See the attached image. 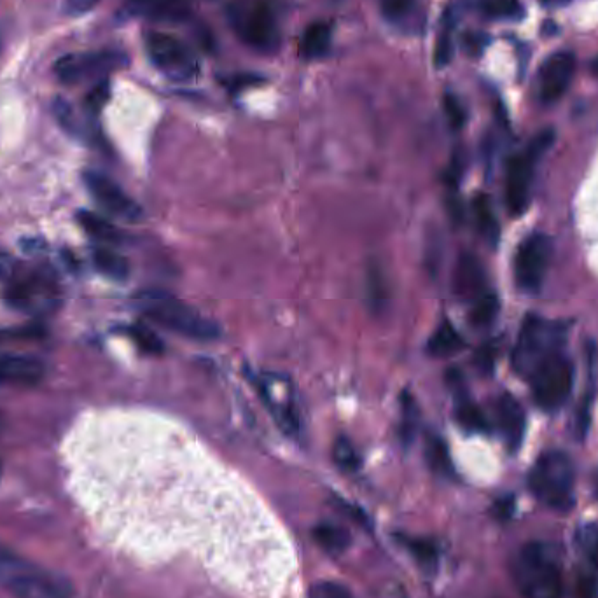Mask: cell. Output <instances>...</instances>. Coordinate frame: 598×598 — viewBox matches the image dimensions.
I'll use <instances>...</instances> for the list:
<instances>
[{
	"instance_id": "6da1fadb",
	"label": "cell",
	"mask_w": 598,
	"mask_h": 598,
	"mask_svg": "<svg viewBox=\"0 0 598 598\" xmlns=\"http://www.w3.org/2000/svg\"><path fill=\"white\" fill-rule=\"evenodd\" d=\"M511 572L523 598H564L560 560L548 544H525L513 558Z\"/></svg>"
},
{
	"instance_id": "7a4b0ae2",
	"label": "cell",
	"mask_w": 598,
	"mask_h": 598,
	"mask_svg": "<svg viewBox=\"0 0 598 598\" xmlns=\"http://www.w3.org/2000/svg\"><path fill=\"white\" fill-rule=\"evenodd\" d=\"M137 306L147 319L165 327L172 333L196 341H212L219 338V326L216 322L203 317L191 306L182 303L165 291H144L137 296Z\"/></svg>"
},
{
	"instance_id": "3957f363",
	"label": "cell",
	"mask_w": 598,
	"mask_h": 598,
	"mask_svg": "<svg viewBox=\"0 0 598 598\" xmlns=\"http://www.w3.org/2000/svg\"><path fill=\"white\" fill-rule=\"evenodd\" d=\"M529 487L546 508L569 513L576 506V471L569 455L558 450L541 453L530 469Z\"/></svg>"
},
{
	"instance_id": "277c9868",
	"label": "cell",
	"mask_w": 598,
	"mask_h": 598,
	"mask_svg": "<svg viewBox=\"0 0 598 598\" xmlns=\"http://www.w3.org/2000/svg\"><path fill=\"white\" fill-rule=\"evenodd\" d=\"M0 586L16 598H74L67 579L0 546Z\"/></svg>"
},
{
	"instance_id": "5b68a950",
	"label": "cell",
	"mask_w": 598,
	"mask_h": 598,
	"mask_svg": "<svg viewBox=\"0 0 598 598\" xmlns=\"http://www.w3.org/2000/svg\"><path fill=\"white\" fill-rule=\"evenodd\" d=\"M226 16L233 32L247 46L263 53L279 48V21L266 0H233L226 7Z\"/></svg>"
},
{
	"instance_id": "8992f818",
	"label": "cell",
	"mask_w": 598,
	"mask_h": 598,
	"mask_svg": "<svg viewBox=\"0 0 598 598\" xmlns=\"http://www.w3.org/2000/svg\"><path fill=\"white\" fill-rule=\"evenodd\" d=\"M527 378L537 406L544 411H557L571 397L574 364L565 355L564 348H558L537 362Z\"/></svg>"
},
{
	"instance_id": "52a82bcc",
	"label": "cell",
	"mask_w": 598,
	"mask_h": 598,
	"mask_svg": "<svg viewBox=\"0 0 598 598\" xmlns=\"http://www.w3.org/2000/svg\"><path fill=\"white\" fill-rule=\"evenodd\" d=\"M553 139H555V135L551 130L539 133L523 153L515 154L508 161L506 181H504V198H506V205L513 216H522L529 207L530 188L534 181L537 160L553 144Z\"/></svg>"
},
{
	"instance_id": "ba28073f",
	"label": "cell",
	"mask_w": 598,
	"mask_h": 598,
	"mask_svg": "<svg viewBox=\"0 0 598 598\" xmlns=\"http://www.w3.org/2000/svg\"><path fill=\"white\" fill-rule=\"evenodd\" d=\"M564 345V327L536 315H529L523 322L522 331L516 341L515 354H513L515 371L527 378L537 362L543 361L546 355L555 352L558 348H564Z\"/></svg>"
},
{
	"instance_id": "9c48e42d",
	"label": "cell",
	"mask_w": 598,
	"mask_h": 598,
	"mask_svg": "<svg viewBox=\"0 0 598 598\" xmlns=\"http://www.w3.org/2000/svg\"><path fill=\"white\" fill-rule=\"evenodd\" d=\"M4 299L7 305L23 313L44 315L60 303V291L53 280L42 273H14L7 280Z\"/></svg>"
},
{
	"instance_id": "30bf717a",
	"label": "cell",
	"mask_w": 598,
	"mask_h": 598,
	"mask_svg": "<svg viewBox=\"0 0 598 598\" xmlns=\"http://www.w3.org/2000/svg\"><path fill=\"white\" fill-rule=\"evenodd\" d=\"M553 244L543 233H532L525 238L515 254L516 286L525 293H536L543 286L550 268Z\"/></svg>"
},
{
	"instance_id": "8fae6325",
	"label": "cell",
	"mask_w": 598,
	"mask_h": 598,
	"mask_svg": "<svg viewBox=\"0 0 598 598\" xmlns=\"http://www.w3.org/2000/svg\"><path fill=\"white\" fill-rule=\"evenodd\" d=\"M146 49L151 62L170 79L186 81L198 72L195 55L174 35L147 32Z\"/></svg>"
},
{
	"instance_id": "7c38bea8",
	"label": "cell",
	"mask_w": 598,
	"mask_h": 598,
	"mask_svg": "<svg viewBox=\"0 0 598 598\" xmlns=\"http://www.w3.org/2000/svg\"><path fill=\"white\" fill-rule=\"evenodd\" d=\"M123 63V56L112 51L69 55L56 63V76L65 84H79L88 79H105V76Z\"/></svg>"
},
{
	"instance_id": "4fadbf2b",
	"label": "cell",
	"mask_w": 598,
	"mask_h": 598,
	"mask_svg": "<svg viewBox=\"0 0 598 598\" xmlns=\"http://www.w3.org/2000/svg\"><path fill=\"white\" fill-rule=\"evenodd\" d=\"M84 182L98 205L112 216L125 221H139L142 217V209L135 200L126 195L125 191L107 175L90 170L84 174Z\"/></svg>"
},
{
	"instance_id": "5bb4252c",
	"label": "cell",
	"mask_w": 598,
	"mask_h": 598,
	"mask_svg": "<svg viewBox=\"0 0 598 598\" xmlns=\"http://www.w3.org/2000/svg\"><path fill=\"white\" fill-rule=\"evenodd\" d=\"M576 72V56L571 51H557L544 62L539 81V97L544 104H555L564 97Z\"/></svg>"
},
{
	"instance_id": "9a60e30c",
	"label": "cell",
	"mask_w": 598,
	"mask_h": 598,
	"mask_svg": "<svg viewBox=\"0 0 598 598\" xmlns=\"http://www.w3.org/2000/svg\"><path fill=\"white\" fill-rule=\"evenodd\" d=\"M46 366L34 355L0 354V383L16 387H34L42 382Z\"/></svg>"
},
{
	"instance_id": "2e32d148",
	"label": "cell",
	"mask_w": 598,
	"mask_h": 598,
	"mask_svg": "<svg viewBox=\"0 0 598 598\" xmlns=\"http://www.w3.org/2000/svg\"><path fill=\"white\" fill-rule=\"evenodd\" d=\"M453 293L462 301H471L487 293V273L474 254L464 252L453 270Z\"/></svg>"
},
{
	"instance_id": "e0dca14e",
	"label": "cell",
	"mask_w": 598,
	"mask_h": 598,
	"mask_svg": "<svg viewBox=\"0 0 598 598\" xmlns=\"http://www.w3.org/2000/svg\"><path fill=\"white\" fill-rule=\"evenodd\" d=\"M495 411H497V422L501 427L506 445H508L511 452H516L522 445L523 436H525V425H527V418H525L522 404L518 403L511 394H504V396L497 399Z\"/></svg>"
},
{
	"instance_id": "ac0fdd59",
	"label": "cell",
	"mask_w": 598,
	"mask_h": 598,
	"mask_svg": "<svg viewBox=\"0 0 598 598\" xmlns=\"http://www.w3.org/2000/svg\"><path fill=\"white\" fill-rule=\"evenodd\" d=\"M130 13L151 21H182L189 16L188 0H126Z\"/></svg>"
},
{
	"instance_id": "d6986e66",
	"label": "cell",
	"mask_w": 598,
	"mask_h": 598,
	"mask_svg": "<svg viewBox=\"0 0 598 598\" xmlns=\"http://www.w3.org/2000/svg\"><path fill=\"white\" fill-rule=\"evenodd\" d=\"M329 46H331V27L324 21H315L306 28L305 34L301 37L299 53L306 60H317L326 55Z\"/></svg>"
},
{
	"instance_id": "ffe728a7",
	"label": "cell",
	"mask_w": 598,
	"mask_h": 598,
	"mask_svg": "<svg viewBox=\"0 0 598 598\" xmlns=\"http://www.w3.org/2000/svg\"><path fill=\"white\" fill-rule=\"evenodd\" d=\"M462 348H464V338L450 322H443L427 343V352L432 357H450L460 352Z\"/></svg>"
},
{
	"instance_id": "44dd1931",
	"label": "cell",
	"mask_w": 598,
	"mask_h": 598,
	"mask_svg": "<svg viewBox=\"0 0 598 598\" xmlns=\"http://www.w3.org/2000/svg\"><path fill=\"white\" fill-rule=\"evenodd\" d=\"M79 223L88 235H91L95 240L105 242V244L116 245L123 240L118 228L111 221H107L104 217L97 216L93 212H79Z\"/></svg>"
},
{
	"instance_id": "7402d4cb",
	"label": "cell",
	"mask_w": 598,
	"mask_h": 598,
	"mask_svg": "<svg viewBox=\"0 0 598 598\" xmlns=\"http://www.w3.org/2000/svg\"><path fill=\"white\" fill-rule=\"evenodd\" d=\"M315 541L331 555H340L350 546V534L333 523H322L313 530Z\"/></svg>"
},
{
	"instance_id": "603a6c76",
	"label": "cell",
	"mask_w": 598,
	"mask_h": 598,
	"mask_svg": "<svg viewBox=\"0 0 598 598\" xmlns=\"http://www.w3.org/2000/svg\"><path fill=\"white\" fill-rule=\"evenodd\" d=\"M93 263L98 268V272L104 273L105 277L112 280H125L130 275V265L121 254L100 247L93 252Z\"/></svg>"
},
{
	"instance_id": "cb8c5ba5",
	"label": "cell",
	"mask_w": 598,
	"mask_h": 598,
	"mask_svg": "<svg viewBox=\"0 0 598 598\" xmlns=\"http://www.w3.org/2000/svg\"><path fill=\"white\" fill-rule=\"evenodd\" d=\"M366 299L373 315L385 312V306L389 303V294H387L385 277L378 268H371L366 275Z\"/></svg>"
},
{
	"instance_id": "d4e9b609",
	"label": "cell",
	"mask_w": 598,
	"mask_h": 598,
	"mask_svg": "<svg viewBox=\"0 0 598 598\" xmlns=\"http://www.w3.org/2000/svg\"><path fill=\"white\" fill-rule=\"evenodd\" d=\"M474 217H476V226L481 235L488 240L490 244H497L499 240V224L494 216V210L490 205L487 196L480 195L474 200Z\"/></svg>"
},
{
	"instance_id": "484cf974",
	"label": "cell",
	"mask_w": 598,
	"mask_h": 598,
	"mask_svg": "<svg viewBox=\"0 0 598 598\" xmlns=\"http://www.w3.org/2000/svg\"><path fill=\"white\" fill-rule=\"evenodd\" d=\"M499 310H501V303H499L497 294L487 291V293L481 294L480 298L474 299L469 320L474 327H487L497 319Z\"/></svg>"
},
{
	"instance_id": "4316f807",
	"label": "cell",
	"mask_w": 598,
	"mask_h": 598,
	"mask_svg": "<svg viewBox=\"0 0 598 598\" xmlns=\"http://www.w3.org/2000/svg\"><path fill=\"white\" fill-rule=\"evenodd\" d=\"M401 543L408 548L411 555L417 558L418 564L424 567L425 571H434L438 565V548L427 541V539H415V537H399Z\"/></svg>"
},
{
	"instance_id": "83f0119b",
	"label": "cell",
	"mask_w": 598,
	"mask_h": 598,
	"mask_svg": "<svg viewBox=\"0 0 598 598\" xmlns=\"http://www.w3.org/2000/svg\"><path fill=\"white\" fill-rule=\"evenodd\" d=\"M382 13L394 25H406L418 14L415 0H382Z\"/></svg>"
},
{
	"instance_id": "f1b7e54d",
	"label": "cell",
	"mask_w": 598,
	"mask_h": 598,
	"mask_svg": "<svg viewBox=\"0 0 598 598\" xmlns=\"http://www.w3.org/2000/svg\"><path fill=\"white\" fill-rule=\"evenodd\" d=\"M333 460L334 464L345 473H355L361 467V457L355 450V446L350 443V439L343 436L334 441Z\"/></svg>"
},
{
	"instance_id": "f546056e",
	"label": "cell",
	"mask_w": 598,
	"mask_h": 598,
	"mask_svg": "<svg viewBox=\"0 0 598 598\" xmlns=\"http://www.w3.org/2000/svg\"><path fill=\"white\" fill-rule=\"evenodd\" d=\"M457 420H459V424L462 425L464 429H467V431H488V422L485 415H483V411H481L476 404L467 401V399H464V401L457 406Z\"/></svg>"
},
{
	"instance_id": "4dcf8cb0",
	"label": "cell",
	"mask_w": 598,
	"mask_h": 598,
	"mask_svg": "<svg viewBox=\"0 0 598 598\" xmlns=\"http://www.w3.org/2000/svg\"><path fill=\"white\" fill-rule=\"evenodd\" d=\"M128 336L146 354L160 355L163 352V341L160 336L144 324H133L128 327Z\"/></svg>"
},
{
	"instance_id": "1f68e13d",
	"label": "cell",
	"mask_w": 598,
	"mask_h": 598,
	"mask_svg": "<svg viewBox=\"0 0 598 598\" xmlns=\"http://www.w3.org/2000/svg\"><path fill=\"white\" fill-rule=\"evenodd\" d=\"M427 460L431 464L432 469L439 474L450 476L453 473L452 460L448 455V448L441 438H431L429 445H427Z\"/></svg>"
},
{
	"instance_id": "d6a6232c",
	"label": "cell",
	"mask_w": 598,
	"mask_h": 598,
	"mask_svg": "<svg viewBox=\"0 0 598 598\" xmlns=\"http://www.w3.org/2000/svg\"><path fill=\"white\" fill-rule=\"evenodd\" d=\"M578 548L583 558H586L590 564H598V527L597 525H585L579 530Z\"/></svg>"
},
{
	"instance_id": "836d02e7",
	"label": "cell",
	"mask_w": 598,
	"mask_h": 598,
	"mask_svg": "<svg viewBox=\"0 0 598 598\" xmlns=\"http://www.w3.org/2000/svg\"><path fill=\"white\" fill-rule=\"evenodd\" d=\"M401 410H403V420H401L399 434H401L403 441H411V439L415 438L418 418V410L417 406H415V401H413V397L403 396Z\"/></svg>"
},
{
	"instance_id": "e575fe53",
	"label": "cell",
	"mask_w": 598,
	"mask_h": 598,
	"mask_svg": "<svg viewBox=\"0 0 598 598\" xmlns=\"http://www.w3.org/2000/svg\"><path fill=\"white\" fill-rule=\"evenodd\" d=\"M310 598H355L343 585L333 581H319L310 588Z\"/></svg>"
},
{
	"instance_id": "d590c367",
	"label": "cell",
	"mask_w": 598,
	"mask_h": 598,
	"mask_svg": "<svg viewBox=\"0 0 598 598\" xmlns=\"http://www.w3.org/2000/svg\"><path fill=\"white\" fill-rule=\"evenodd\" d=\"M483 7L495 18H515L520 11L518 0H483Z\"/></svg>"
},
{
	"instance_id": "8d00e7d4",
	"label": "cell",
	"mask_w": 598,
	"mask_h": 598,
	"mask_svg": "<svg viewBox=\"0 0 598 598\" xmlns=\"http://www.w3.org/2000/svg\"><path fill=\"white\" fill-rule=\"evenodd\" d=\"M443 105H445V114L450 126L455 128V130H460L464 126V123H466V111H464V107L460 104L459 98L452 95V93H446Z\"/></svg>"
},
{
	"instance_id": "74e56055",
	"label": "cell",
	"mask_w": 598,
	"mask_h": 598,
	"mask_svg": "<svg viewBox=\"0 0 598 598\" xmlns=\"http://www.w3.org/2000/svg\"><path fill=\"white\" fill-rule=\"evenodd\" d=\"M452 55V39H450V35L443 34L439 37L438 46H436V65H438L439 69L450 63Z\"/></svg>"
},
{
	"instance_id": "f35d334b",
	"label": "cell",
	"mask_w": 598,
	"mask_h": 598,
	"mask_svg": "<svg viewBox=\"0 0 598 598\" xmlns=\"http://www.w3.org/2000/svg\"><path fill=\"white\" fill-rule=\"evenodd\" d=\"M107 97H109V84H107V79H102V81L93 88L90 97H88V105H90L91 111H98V109L105 104Z\"/></svg>"
},
{
	"instance_id": "ab89813d",
	"label": "cell",
	"mask_w": 598,
	"mask_h": 598,
	"mask_svg": "<svg viewBox=\"0 0 598 598\" xmlns=\"http://www.w3.org/2000/svg\"><path fill=\"white\" fill-rule=\"evenodd\" d=\"M100 0H65V11L74 16L90 13Z\"/></svg>"
},
{
	"instance_id": "60d3db41",
	"label": "cell",
	"mask_w": 598,
	"mask_h": 598,
	"mask_svg": "<svg viewBox=\"0 0 598 598\" xmlns=\"http://www.w3.org/2000/svg\"><path fill=\"white\" fill-rule=\"evenodd\" d=\"M16 273V263L14 259L6 254V252L0 251V279L9 280Z\"/></svg>"
},
{
	"instance_id": "b9f144b4",
	"label": "cell",
	"mask_w": 598,
	"mask_h": 598,
	"mask_svg": "<svg viewBox=\"0 0 598 598\" xmlns=\"http://www.w3.org/2000/svg\"><path fill=\"white\" fill-rule=\"evenodd\" d=\"M256 81H258V77L238 76L233 77V79H231V81H228V83H230L231 90H242V88H245V86H249V84H256Z\"/></svg>"
},
{
	"instance_id": "7bdbcfd3",
	"label": "cell",
	"mask_w": 598,
	"mask_h": 598,
	"mask_svg": "<svg viewBox=\"0 0 598 598\" xmlns=\"http://www.w3.org/2000/svg\"><path fill=\"white\" fill-rule=\"evenodd\" d=\"M541 2H543L544 6L548 7H562L565 4H569L571 0H541Z\"/></svg>"
},
{
	"instance_id": "ee69618b",
	"label": "cell",
	"mask_w": 598,
	"mask_h": 598,
	"mask_svg": "<svg viewBox=\"0 0 598 598\" xmlns=\"http://www.w3.org/2000/svg\"><path fill=\"white\" fill-rule=\"evenodd\" d=\"M592 72L598 77V58L592 63Z\"/></svg>"
}]
</instances>
